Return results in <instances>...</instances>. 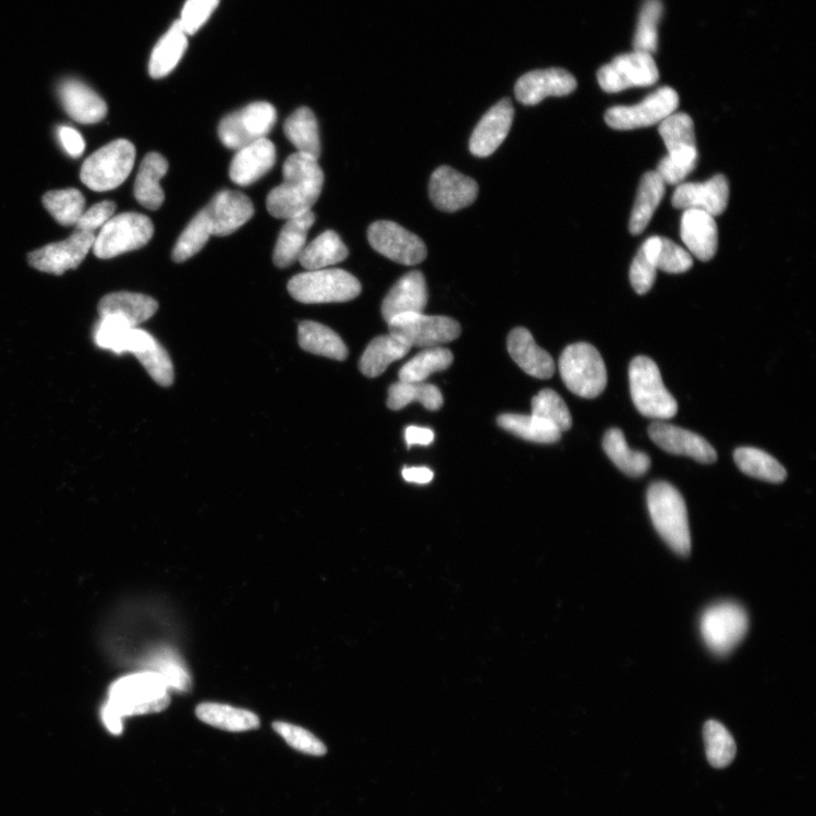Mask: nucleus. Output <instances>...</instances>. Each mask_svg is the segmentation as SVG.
I'll list each match as a JSON object with an SVG mask.
<instances>
[{
    "instance_id": "6e6d98bb",
    "label": "nucleus",
    "mask_w": 816,
    "mask_h": 816,
    "mask_svg": "<svg viewBox=\"0 0 816 816\" xmlns=\"http://www.w3.org/2000/svg\"><path fill=\"white\" fill-rule=\"evenodd\" d=\"M115 211V203H99L82 214L81 218L75 224V231L95 233V231L99 229L101 230L103 224L111 217H114Z\"/></svg>"
},
{
    "instance_id": "49530a36",
    "label": "nucleus",
    "mask_w": 816,
    "mask_h": 816,
    "mask_svg": "<svg viewBox=\"0 0 816 816\" xmlns=\"http://www.w3.org/2000/svg\"><path fill=\"white\" fill-rule=\"evenodd\" d=\"M211 236L210 223L205 210L196 214L179 238L173 249V260L184 263L200 252Z\"/></svg>"
},
{
    "instance_id": "412c9836",
    "label": "nucleus",
    "mask_w": 816,
    "mask_h": 816,
    "mask_svg": "<svg viewBox=\"0 0 816 816\" xmlns=\"http://www.w3.org/2000/svg\"><path fill=\"white\" fill-rule=\"evenodd\" d=\"M514 107L509 98L495 105L474 129L470 139V151L475 157L491 156L509 136L513 121Z\"/></svg>"
},
{
    "instance_id": "c9c22d12",
    "label": "nucleus",
    "mask_w": 816,
    "mask_h": 816,
    "mask_svg": "<svg viewBox=\"0 0 816 816\" xmlns=\"http://www.w3.org/2000/svg\"><path fill=\"white\" fill-rule=\"evenodd\" d=\"M187 48V35L176 21L171 29L155 47L150 62L149 74L154 78H162L170 74L180 63Z\"/></svg>"
},
{
    "instance_id": "473e14b6",
    "label": "nucleus",
    "mask_w": 816,
    "mask_h": 816,
    "mask_svg": "<svg viewBox=\"0 0 816 816\" xmlns=\"http://www.w3.org/2000/svg\"><path fill=\"white\" fill-rule=\"evenodd\" d=\"M299 344L305 352L336 361H345L349 356L348 346L339 333L319 322L300 324Z\"/></svg>"
},
{
    "instance_id": "f257e3e1",
    "label": "nucleus",
    "mask_w": 816,
    "mask_h": 816,
    "mask_svg": "<svg viewBox=\"0 0 816 816\" xmlns=\"http://www.w3.org/2000/svg\"><path fill=\"white\" fill-rule=\"evenodd\" d=\"M283 175L284 182L268 194L269 214L277 219H290L312 211L325 182L318 159L295 153L287 159Z\"/></svg>"
},
{
    "instance_id": "bf43d9fd",
    "label": "nucleus",
    "mask_w": 816,
    "mask_h": 816,
    "mask_svg": "<svg viewBox=\"0 0 816 816\" xmlns=\"http://www.w3.org/2000/svg\"><path fill=\"white\" fill-rule=\"evenodd\" d=\"M403 477L407 483L427 485L434 480V472L428 467H406Z\"/></svg>"
},
{
    "instance_id": "f03ea898",
    "label": "nucleus",
    "mask_w": 816,
    "mask_h": 816,
    "mask_svg": "<svg viewBox=\"0 0 816 816\" xmlns=\"http://www.w3.org/2000/svg\"><path fill=\"white\" fill-rule=\"evenodd\" d=\"M170 705L171 696L159 673H136L111 687L102 719L111 733L119 735L124 717L160 713Z\"/></svg>"
},
{
    "instance_id": "aec40b11",
    "label": "nucleus",
    "mask_w": 816,
    "mask_h": 816,
    "mask_svg": "<svg viewBox=\"0 0 816 816\" xmlns=\"http://www.w3.org/2000/svg\"><path fill=\"white\" fill-rule=\"evenodd\" d=\"M729 182L723 175H716L705 183H682L674 190L672 206L677 209H696L714 217L727 209Z\"/></svg>"
},
{
    "instance_id": "0eeeda50",
    "label": "nucleus",
    "mask_w": 816,
    "mask_h": 816,
    "mask_svg": "<svg viewBox=\"0 0 816 816\" xmlns=\"http://www.w3.org/2000/svg\"><path fill=\"white\" fill-rule=\"evenodd\" d=\"M135 156V147L130 141H112L83 162L81 181L95 192L115 190L133 171Z\"/></svg>"
},
{
    "instance_id": "864d4df0",
    "label": "nucleus",
    "mask_w": 816,
    "mask_h": 816,
    "mask_svg": "<svg viewBox=\"0 0 816 816\" xmlns=\"http://www.w3.org/2000/svg\"><path fill=\"white\" fill-rule=\"evenodd\" d=\"M219 5V0H187L181 20L182 29L187 36L198 33Z\"/></svg>"
},
{
    "instance_id": "6ab92c4d",
    "label": "nucleus",
    "mask_w": 816,
    "mask_h": 816,
    "mask_svg": "<svg viewBox=\"0 0 816 816\" xmlns=\"http://www.w3.org/2000/svg\"><path fill=\"white\" fill-rule=\"evenodd\" d=\"M577 88L576 78L562 69L526 73L516 83L515 96L525 106H536L548 97H565Z\"/></svg>"
},
{
    "instance_id": "79ce46f5",
    "label": "nucleus",
    "mask_w": 816,
    "mask_h": 816,
    "mask_svg": "<svg viewBox=\"0 0 816 816\" xmlns=\"http://www.w3.org/2000/svg\"><path fill=\"white\" fill-rule=\"evenodd\" d=\"M661 245V238L647 239L633 260L630 271L631 284L640 295L649 293L657 278V258Z\"/></svg>"
},
{
    "instance_id": "e433bc0d",
    "label": "nucleus",
    "mask_w": 816,
    "mask_h": 816,
    "mask_svg": "<svg viewBox=\"0 0 816 816\" xmlns=\"http://www.w3.org/2000/svg\"><path fill=\"white\" fill-rule=\"evenodd\" d=\"M195 714L205 723L222 730L234 731V733L257 729L260 726V719L257 715L244 709L220 705V703H203L196 708Z\"/></svg>"
},
{
    "instance_id": "5fc2aeb1",
    "label": "nucleus",
    "mask_w": 816,
    "mask_h": 816,
    "mask_svg": "<svg viewBox=\"0 0 816 816\" xmlns=\"http://www.w3.org/2000/svg\"><path fill=\"white\" fill-rule=\"evenodd\" d=\"M157 673L160 674L168 689L188 691L191 679L183 663L173 655L162 656L157 660Z\"/></svg>"
},
{
    "instance_id": "3c124183",
    "label": "nucleus",
    "mask_w": 816,
    "mask_h": 816,
    "mask_svg": "<svg viewBox=\"0 0 816 816\" xmlns=\"http://www.w3.org/2000/svg\"><path fill=\"white\" fill-rule=\"evenodd\" d=\"M137 360L159 386L170 387L174 383L173 362L160 343Z\"/></svg>"
},
{
    "instance_id": "4d7b16f0",
    "label": "nucleus",
    "mask_w": 816,
    "mask_h": 816,
    "mask_svg": "<svg viewBox=\"0 0 816 816\" xmlns=\"http://www.w3.org/2000/svg\"><path fill=\"white\" fill-rule=\"evenodd\" d=\"M59 137L65 151L74 158L80 157L86 150L83 136L73 127H60Z\"/></svg>"
},
{
    "instance_id": "1a4fd4ad",
    "label": "nucleus",
    "mask_w": 816,
    "mask_h": 816,
    "mask_svg": "<svg viewBox=\"0 0 816 816\" xmlns=\"http://www.w3.org/2000/svg\"><path fill=\"white\" fill-rule=\"evenodd\" d=\"M748 617L735 602H720L708 608L701 618V633L709 649L719 656L728 655L745 637Z\"/></svg>"
},
{
    "instance_id": "bb28decb",
    "label": "nucleus",
    "mask_w": 816,
    "mask_h": 816,
    "mask_svg": "<svg viewBox=\"0 0 816 816\" xmlns=\"http://www.w3.org/2000/svg\"><path fill=\"white\" fill-rule=\"evenodd\" d=\"M158 312V302L145 294L118 292L106 295L98 305L100 318L118 317L132 328L145 324Z\"/></svg>"
},
{
    "instance_id": "39448f33",
    "label": "nucleus",
    "mask_w": 816,
    "mask_h": 816,
    "mask_svg": "<svg viewBox=\"0 0 816 816\" xmlns=\"http://www.w3.org/2000/svg\"><path fill=\"white\" fill-rule=\"evenodd\" d=\"M630 387L633 403L642 415L665 421L678 414V402L665 387L658 365L651 358L637 356L631 362Z\"/></svg>"
},
{
    "instance_id": "f3484780",
    "label": "nucleus",
    "mask_w": 816,
    "mask_h": 816,
    "mask_svg": "<svg viewBox=\"0 0 816 816\" xmlns=\"http://www.w3.org/2000/svg\"><path fill=\"white\" fill-rule=\"evenodd\" d=\"M204 210L210 223L211 236H229L255 215V206L248 196L233 190L217 193Z\"/></svg>"
},
{
    "instance_id": "603ef678",
    "label": "nucleus",
    "mask_w": 816,
    "mask_h": 816,
    "mask_svg": "<svg viewBox=\"0 0 816 816\" xmlns=\"http://www.w3.org/2000/svg\"><path fill=\"white\" fill-rule=\"evenodd\" d=\"M657 267L667 273H683L693 267V258L682 246L661 238Z\"/></svg>"
},
{
    "instance_id": "7c9ffc66",
    "label": "nucleus",
    "mask_w": 816,
    "mask_h": 816,
    "mask_svg": "<svg viewBox=\"0 0 816 816\" xmlns=\"http://www.w3.org/2000/svg\"><path fill=\"white\" fill-rule=\"evenodd\" d=\"M412 348L395 334L379 336L364 351L358 368L364 376H381L392 362L403 358Z\"/></svg>"
},
{
    "instance_id": "de8ad7c7",
    "label": "nucleus",
    "mask_w": 816,
    "mask_h": 816,
    "mask_svg": "<svg viewBox=\"0 0 816 816\" xmlns=\"http://www.w3.org/2000/svg\"><path fill=\"white\" fill-rule=\"evenodd\" d=\"M532 415L549 422L561 434L570 430L573 425L572 415L567 403L551 389L541 390L533 399Z\"/></svg>"
},
{
    "instance_id": "f704fd0d",
    "label": "nucleus",
    "mask_w": 816,
    "mask_h": 816,
    "mask_svg": "<svg viewBox=\"0 0 816 816\" xmlns=\"http://www.w3.org/2000/svg\"><path fill=\"white\" fill-rule=\"evenodd\" d=\"M284 133L297 153L319 159L321 144L317 119L307 107L299 108L287 120Z\"/></svg>"
},
{
    "instance_id": "9d476101",
    "label": "nucleus",
    "mask_w": 816,
    "mask_h": 816,
    "mask_svg": "<svg viewBox=\"0 0 816 816\" xmlns=\"http://www.w3.org/2000/svg\"><path fill=\"white\" fill-rule=\"evenodd\" d=\"M276 122L277 111L271 103L253 102L223 118L219 123L218 135L224 147L239 150L265 138Z\"/></svg>"
},
{
    "instance_id": "2f4dec72",
    "label": "nucleus",
    "mask_w": 816,
    "mask_h": 816,
    "mask_svg": "<svg viewBox=\"0 0 816 816\" xmlns=\"http://www.w3.org/2000/svg\"><path fill=\"white\" fill-rule=\"evenodd\" d=\"M665 193L666 184L657 172H647L643 175L630 220L632 235H640L649 227Z\"/></svg>"
},
{
    "instance_id": "8fccbe9b",
    "label": "nucleus",
    "mask_w": 816,
    "mask_h": 816,
    "mask_svg": "<svg viewBox=\"0 0 816 816\" xmlns=\"http://www.w3.org/2000/svg\"><path fill=\"white\" fill-rule=\"evenodd\" d=\"M272 728L291 747L299 752L315 756H322L327 753L325 744L300 726L278 721L272 723Z\"/></svg>"
},
{
    "instance_id": "7ed1b4c3",
    "label": "nucleus",
    "mask_w": 816,
    "mask_h": 816,
    "mask_svg": "<svg viewBox=\"0 0 816 816\" xmlns=\"http://www.w3.org/2000/svg\"><path fill=\"white\" fill-rule=\"evenodd\" d=\"M647 509L660 537L677 553L691 552V532L686 503L673 486L659 482L647 490Z\"/></svg>"
},
{
    "instance_id": "b1692460",
    "label": "nucleus",
    "mask_w": 816,
    "mask_h": 816,
    "mask_svg": "<svg viewBox=\"0 0 816 816\" xmlns=\"http://www.w3.org/2000/svg\"><path fill=\"white\" fill-rule=\"evenodd\" d=\"M276 162V147L267 137L239 150L230 167L231 180L240 186L255 184L269 173Z\"/></svg>"
},
{
    "instance_id": "cd10ccee",
    "label": "nucleus",
    "mask_w": 816,
    "mask_h": 816,
    "mask_svg": "<svg viewBox=\"0 0 816 816\" xmlns=\"http://www.w3.org/2000/svg\"><path fill=\"white\" fill-rule=\"evenodd\" d=\"M509 351L519 367L538 379H550L555 374V363L548 352L540 349L525 328L514 329L509 337Z\"/></svg>"
},
{
    "instance_id": "4c0bfd02",
    "label": "nucleus",
    "mask_w": 816,
    "mask_h": 816,
    "mask_svg": "<svg viewBox=\"0 0 816 816\" xmlns=\"http://www.w3.org/2000/svg\"><path fill=\"white\" fill-rule=\"evenodd\" d=\"M604 449L613 464L629 476H642L651 466L650 458L637 450H632L624 434L619 429H610L606 434Z\"/></svg>"
},
{
    "instance_id": "72a5a7b5",
    "label": "nucleus",
    "mask_w": 816,
    "mask_h": 816,
    "mask_svg": "<svg viewBox=\"0 0 816 816\" xmlns=\"http://www.w3.org/2000/svg\"><path fill=\"white\" fill-rule=\"evenodd\" d=\"M349 257V248L340 235L333 231H327L307 244L299 261L307 271L327 269L344 261Z\"/></svg>"
},
{
    "instance_id": "c756f323",
    "label": "nucleus",
    "mask_w": 816,
    "mask_h": 816,
    "mask_svg": "<svg viewBox=\"0 0 816 816\" xmlns=\"http://www.w3.org/2000/svg\"><path fill=\"white\" fill-rule=\"evenodd\" d=\"M168 172V161L157 153L148 154L138 168L134 184L136 202L149 210H158L165 202L160 180Z\"/></svg>"
},
{
    "instance_id": "2eb2a0df",
    "label": "nucleus",
    "mask_w": 816,
    "mask_h": 816,
    "mask_svg": "<svg viewBox=\"0 0 816 816\" xmlns=\"http://www.w3.org/2000/svg\"><path fill=\"white\" fill-rule=\"evenodd\" d=\"M95 233L75 231L68 240L48 244L29 255V264L35 269L61 276L76 269L94 247Z\"/></svg>"
},
{
    "instance_id": "a211bd4d",
    "label": "nucleus",
    "mask_w": 816,
    "mask_h": 816,
    "mask_svg": "<svg viewBox=\"0 0 816 816\" xmlns=\"http://www.w3.org/2000/svg\"><path fill=\"white\" fill-rule=\"evenodd\" d=\"M651 440L665 452L687 456L703 464H713L717 461L716 449L703 437L686 429L665 424L663 421H655L649 427Z\"/></svg>"
},
{
    "instance_id": "dca6fc26",
    "label": "nucleus",
    "mask_w": 816,
    "mask_h": 816,
    "mask_svg": "<svg viewBox=\"0 0 816 816\" xmlns=\"http://www.w3.org/2000/svg\"><path fill=\"white\" fill-rule=\"evenodd\" d=\"M429 194L434 205L444 212H456L473 205L477 198V183L449 166H441L430 179Z\"/></svg>"
},
{
    "instance_id": "13d9d810",
    "label": "nucleus",
    "mask_w": 816,
    "mask_h": 816,
    "mask_svg": "<svg viewBox=\"0 0 816 816\" xmlns=\"http://www.w3.org/2000/svg\"><path fill=\"white\" fill-rule=\"evenodd\" d=\"M405 439L409 447L428 446L435 440V434L430 429L412 426L405 430Z\"/></svg>"
},
{
    "instance_id": "c85d7f7f",
    "label": "nucleus",
    "mask_w": 816,
    "mask_h": 816,
    "mask_svg": "<svg viewBox=\"0 0 816 816\" xmlns=\"http://www.w3.org/2000/svg\"><path fill=\"white\" fill-rule=\"evenodd\" d=\"M315 221L316 215L313 211L288 219L273 249V264L278 268H289L299 261Z\"/></svg>"
},
{
    "instance_id": "393cba45",
    "label": "nucleus",
    "mask_w": 816,
    "mask_h": 816,
    "mask_svg": "<svg viewBox=\"0 0 816 816\" xmlns=\"http://www.w3.org/2000/svg\"><path fill=\"white\" fill-rule=\"evenodd\" d=\"M681 236L694 257L710 261L718 249V227L714 216L696 210H685L681 221Z\"/></svg>"
},
{
    "instance_id": "a19ab883",
    "label": "nucleus",
    "mask_w": 816,
    "mask_h": 816,
    "mask_svg": "<svg viewBox=\"0 0 816 816\" xmlns=\"http://www.w3.org/2000/svg\"><path fill=\"white\" fill-rule=\"evenodd\" d=\"M735 462L740 470L758 480L781 484L785 480V468L762 449L742 447L736 449Z\"/></svg>"
},
{
    "instance_id": "ea45409f",
    "label": "nucleus",
    "mask_w": 816,
    "mask_h": 816,
    "mask_svg": "<svg viewBox=\"0 0 816 816\" xmlns=\"http://www.w3.org/2000/svg\"><path fill=\"white\" fill-rule=\"evenodd\" d=\"M498 425L503 430L532 442L555 443L561 438V433L555 426L532 414H502L498 417Z\"/></svg>"
},
{
    "instance_id": "58836bf2",
    "label": "nucleus",
    "mask_w": 816,
    "mask_h": 816,
    "mask_svg": "<svg viewBox=\"0 0 816 816\" xmlns=\"http://www.w3.org/2000/svg\"><path fill=\"white\" fill-rule=\"evenodd\" d=\"M412 403L438 411L443 404V398L440 390L430 383L400 381L390 386L387 400L390 410L399 411Z\"/></svg>"
},
{
    "instance_id": "37998d69",
    "label": "nucleus",
    "mask_w": 816,
    "mask_h": 816,
    "mask_svg": "<svg viewBox=\"0 0 816 816\" xmlns=\"http://www.w3.org/2000/svg\"><path fill=\"white\" fill-rule=\"evenodd\" d=\"M454 361L453 353L442 348H429L421 352L400 370L401 381L424 382L431 375L446 370Z\"/></svg>"
},
{
    "instance_id": "a18cd8bd",
    "label": "nucleus",
    "mask_w": 816,
    "mask_h": 816,
    "mask_svg": "<svg viewBox=\"0 0 816 816\" xmlns=\"http://www.w3.org/2000/svg\"><path fill=\"white\" fill-rule=\"evenodd\" d=\"M709 764L716 769L728 767L736 756L735 740L728 729L718 721L710 720L703 730Z\"/></svg>"
},
{
    "instance_id": "a878e982",
    "label": "nucleus",
    "mask_w": 816,
    "mask_h": 816,
    "mask_svg": "<svg viewBox=\"0 0 816 816\" xmlns=\"http://www.w3.org/2000/svg\"><path fill=\"white\" fill-rule=\"evenodd\" d=\"M59 95L69 117L81 124H96L107 115L105 100L92 88L77 80L61 83Z\"/></svg>"
},
{
    "instance_id": "4468645a",
    "label": "nucleus",
    "mask_w": 816,
    "mask_h": 816,
    "mask_svg": "<svg viewBox=\"0 0 816 816\" xmlns=\"http://www.w3.org/2000/svg\"><path fill=\"white\" fill-rule=\"evenodd\" d=\"M368 239L381 256L400 265L415 266L425 261L428 256L425 242L393 221L380 220L373 223Z\"/></svg>"
},
{
    "instance_id": "9b49d317",
    "label": "nucleus",
    "mask_w": 816,
    "mask_h": 816,
    "mask_svg": "<svg viewBox=\"0 0 816 816\" xmlns=\"http://www.w3.org/2000/svg\"><path fill=\"white\" fill-rule=\"evenodd\" d=\"M660 77L651 53L634 50L617 56L598 72L604 92L617 94L631 88L651 87Z\"/></svg>"
},
{
    "instance_id": "ddd939ff",
    "label": "nucleus",
    "mask_w": 816,
    "mask_h": 816,
    "mask_svg": "<svg viewBox=\"0 0 816 816\" xmlns=\"http://www.w3.org/2000/svg\"><path fill=\"white\" fill-rule=\"evenodd\" d=\"M389 331L411 348H438L459 339L461 325L448 317L406 314L388 322Z\"/></svg>"
},
{
    "instance_id": "4be33fe9",
    "label": "nucleus",
    "mask_w": 816,
    "mask_h": 816,
    "mask_svg": "<svg viewBox=\"0 0 816 816\" xmlns=\"http://www.w3.org/2000/svg\"><path fill=\"white\" fill-rule=\"evenodd\" d=\"M670 162L693 172L698 162L694 123L685 112H673L659 125Z\"/></svg>"
},
{
    "instance_id": "20e7f679",
    "label": "nucleus",
    "mask_w": 816,
    "mask_h": 816,
    "mask_svg": "<svg viewBox=\"0 0 816 816\" xmlns=\"http://www.w3.org/2000/svg\"><path fill=\"white\" fill-rule=\"evenodd\" d=\"M559 370L567 387L582 399H596L607 387L605 361L598 350L587 343L567 348L560 356Z\"/></svg>"
},
{
    "instance_id": "c03bdc74",
    "label": "nucleus",
    "mask_w": 816,
    "mask_h": 816,
    "mask_svg": "<svg viewBox=\"0 0 816 816\" xmlns=\"http://www.w3.org/2000/svg\"><path fill=\"white\" fill-rule=\"evenodd\" d=\"M42 203L54 220L65 228H75L86 208V199L76 188L49 191Z\"/></svg>"
},
{
    "instance_id": "6e6552de",
    "label": "nucleus",
    "mask_w": 816,
    "mask_h": 816,
    "mask_svg": "<svg viewBox=\"0 0 816 816\" xmlns=\"http://www.w3.org/2000/svg\"><path fill=\"white\" fill-rule=\"evenodd\" d=\"M154 233L153 221L143 214L125 212L111 217L96 236L93 247L95 256L99 259L119 257L146 246Z\"/></svg>"
},
{
    "instance_id": "5701e85b",
    "label": "nucleus",
    "mask_w": 816,
    "mask_h": 816,
    "mask_svg": "<svg viewBox=\"0 0 816 816\" xmlns=\"http://www.w3.org/2000/svg\"><path fill=\"white\" fill-rule=\"evenodd\" d=\"M428 304L426 278L421 271L403 276L389 291L381 306L385 320L406 314H424Z\"/></svg>"
},
{
    "instance_id": "09e8293b",
    "label": "nucleus",
    "mask_w": 816,
    "mask_h": 816,
    "mask_svg": "<svg viewBox=\"0 0 816 816\" xmlns=\"http://www.w3.org/2000/svg\"><path fill=\"white\" fill-rule=\"evenodd\" d=\"M663 14L661 0H645L637 23L634 50L654 53L658 48V25Z\"/></svg>"
},
{
    "instance_id": "f8f14e48",
    "label": "nucleus",
    "mask_w": 816,
    "mask_h": 816,
    "mask_svg": "<svg viewBox=\"0 0 816 816\" xmlns=\"http://www.w3.org/2000/svg\"><path fill=\"white\" fill-rule=\"evenodd\" d=\"M680 106V97L670 87H663L634 106H616L607 110L606 123L613 130L630 131L660 124Z\"/></svg>"
},
{
    "instance_id": "423d86ee",
    "label": "nucleus",
    "mask_w": 816,
    "mask_h": 816,
    "mask_svg": "<svg viewBox=\"0 0 816 816\" xmlns=\"http://www.w3.org/2000/svg\"><path fill=\"white\" fill-rule=\"evenodd\" d=\"M289 293L304 304L344 303L356 299L362 287L357 278L342 269H320L294 276Z\"/></svg>"
}]
</instances>
